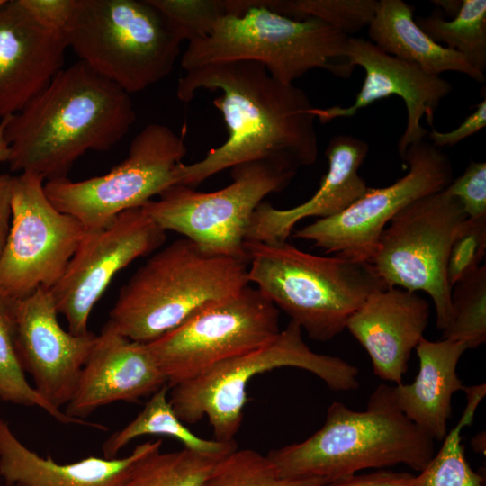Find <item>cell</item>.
<instances>
[{
    "mask_svg": "<svg viewBox=\"0 0 486 486\" xmlns=\"http://www.w3.org/2000/svg\"><path fill=\"white\" fill-rule=\"evenodd\" d=\"M280 367L308 371L333 391L356 390L360 384L355 365L340 357L312 351L302 338L301 327L291 320L270 343L218 363L170 387L169 401L184 423L194 424L206 417L214 439L232 442L243 420L248 381Z\"/></svg>",
    "mask_w": 486,
    "mask_h": 486,
    "instance_id": "obj_8",
    "label": "cell"
},
{
    "mask_svg": "<svg viewBox=\"0 0 486 486\" xmlns=\"http://www.w3.org/2000/svg\"><path fill=\"white\" fill-rule=\"evenodd\" d=\"M167 384L147 343L133 341L106 322L82 368L65 413L85 418L116 402L138 403Z\"/></svg>",
    "mask_w": 486,
    "mask_h": 486,
    "instance_id": "obj_18",
    "label": "cell"
},
{
    "mask_svg": "<svg viewBox=\"0 0 486 486\" xmlns=\"http://www.w3.org/2000/svg\"><path fill=\"white\" fill-rule=\"evenodd\" d=\"M467 349L463 342L422 338L415 348L419 370L414 382L392 386L400 410L435 441H443L448 433L453 395L464 386L456 368Z\"/></svg>",
    "mask_w": 486,
    "mask_h": 486,
    "instance_id": "obj_23",
    "label": "cell"
},
{
    "mask_svg": "<svg viewBox=\"0 0 486 486\" xmlns=\"http://www.w3.org/2000/svg\"><path fill=\"white\" fill-rule=\"evenodd\" d=\"M413 474L406 472L379 470L364 474H352L326 486H408Z\"/></svg>",
    "mask_w": 486,
    "mask_h": 486,
    "instance_id": "obj_38",
    "label": "cell"
},
{
    "mask_svg": "<svg viewBox=\"0 0 486 486\" xmlns=\"http://www.w3.org/2000/svg\"><path fill=\"white\" fill-rule=\"evenodd\" d=\"M248 283L309 338L328 341L374 292L387 289L370 262L321 256L287 241H245Z\"/></svg>",
    "mask_w": 486,
    "mask_h": 486,
    "instance_id": "obj_5",
    "label": "cell"
},
{
    "mask_svg": "<svg viewBox=\"0 0 486 486\" xmlns=\"http://www.w3.org/2000/svg\"><path fill=\"white\" fill-rule=\"evenodd\" d=\"M64 35L80 61L129 94L166 77L183 42L151 0H76Z\"/></svg>",
    "mask_w": 486,
    "mask_h": 486,
    "instance_id": "obj_7",
    "label": "cell"
},
{
    "mask_svg": "<svg viewBox=\"0 0 486 486\" xmlns=\"http://www.w3.org/2000/svg\"><path fill=\"white\" fill-rule=\"evenodd\" d=\"M7 118L0 121V163L8 162L10 157L9 143L5 137Z\"/></svg>",
    "mask_w": 486,
    "mask_h": 486,
    "instance_id": "obj_40",
    "label": "cell"
},
{
    "mask_svg": "<svg viewBox=\"0 0 486 486\" xmlns=\"http://www.w3.org/2000/svg\"><path fill=\"white\" fill-rule=\"evenodd\" d=\"M202 89L220 91L213 105L223 115L228 138L202 159L182 163L177 184L194 189L244 163L266 161L297 172L317 160L316 118L302 88L276 80L258 62L231 61L184 71L176 96L188 103Z\"/></svg>",
    "mask_w": 486,
    "mask_h": 486,
    "instance_id": "obj_1",
    "label": "cell"
},
{
    "mask_svg": "<svg viewBox=\"0 0 486 486\" xmlns=\"http://www.w3.org/2000/svg\"><path fill=\"white\" fill-rule=\"evenodd\" d=\"M135 122L130 94L79 60L7 118V163L45 182L65 178L86 152L112 148Z\"/></svg>",
    "mask_w": 486,
    "mask_h": 486,
    "instance_id": "obj_2",
    "label": "cell"
},
{
    "mask_svg": "<svg viewBox=\"0 0 486 486\" xmlns=\"http://www.w3.org/2000/svg\"><path fill=\"white\" fill-rule=\"evenodd\" d=\"M17 301L0 290V400L16 405L40 408L64 424L91 427V422L73 419L65 411L52 408L27 381L15 347Z\"/></svg>",
    "mask_w": 486,
    "mask_h": 486,
    "instance_id": "obj_28",
    "label": "cell"
},
{
    "mask_svg": "<svg viewBox=\"0 0 486 486\" xmlns=\"http://www.w3.org/2000/svg\"><path fill=\"white\" fill-rule=\"evenodd\" d=\"M248 284L246 261L180 238L152 255L121 288L107 323L130 340L150 343Z\"/></svg>",
    "mask_w": 486,
    "mask_h": 486,
    "instance_id": "obj_4",
    "label": "cell"
},
{
    "mask_svg": "<svg viewBox=\"0 0 486 486\" xmlns=\"http://www.w3.org/2000/svg\"><path fill=\"white\" fill-rule=\"evenodd\" d=\"M62 32L40 25L20 0L0 4V121L34 99L63 68Z\"/></svg>",
    "mask_w": 486,
    "mask_h": 486,
    "instance_id": "obj_19",
    "label": "cell"
},
{
    "mask_svg": "<svg viewBox=\"0 0 486 486\" xmlns=\"http://www.w3.org/2000/svg\"><path fill=\"white\" fill-rule=\"evenodd\" d=\"M166 232L141 207L122 212L104 228L86 230L63 274L50 289L71 333L90 331L92 310L114 275L159 248Z\"/></svg>",
    "mask_w": 486,
    "mask_h": 486,
    "instance_id": "obj_15",
    "label": "cell"
},
{
    "mask_svg": "<svg viewBox=\"0 0 486 486\" xmlns=\"http://www.w3.org/2000/svg\"><path fill=\"white\" fill-rule=\"evenodd\" d=\"M429 313L422 296L391 287L371 294L349 317L346 328L368 353L374 374L397 385L424 338Z\"/></svg>",
    "mask_w": 486,
    "mask_h": 486,
    "instance_id": "obj_20",
    "label": "cell"
},
{
    "mask_svg": "<svg viewBox=\"0 0 486 486\" xmlns=\"http://www.w3.org/2000/svg\"><path fill=\"white\" fill-rule=\"evenodd\" d=\"M44 179L20 173L12 182V222L0 256V290L21 300L51 289L63 274L86 231L49 200Z\"/></svg>",
    "mask_w": 486,
    "mask_h": 486,
    "instance_id": "obj_13",
    "label": "cell"
},
{
    "mask_svg": "<svg viewBox=\"0 0 486 486\" xmlns=\"http://www.w3.org/2000/svg\"><path fill=\"white\" fill-rule=\"evenodd\" d=\"M166 15L183 41L206 36L230 13L229 0H151Z\"/></svg>",
    "mask_w": 486,
    "mask_h": 486,
    "instance_id": "obj_33",
    "label": "cell"
},
{
    "mask_svg": "<svg viewBox=\"0 0 486 486\" xmlns=\"http://www.w3.org/2000/svg\"><path fill=\"white\" fill-rule=\"evenodd\" d=\"M486 126V99L479 103L475 110L454 130L448 132L437 131L435 128L428 136L431 144L437 148L452 147L475 134Z\"/></svg>",
    "mask_w": 486,
    "mask_h": 486,
    "instance_id": "obj_37",
    "label": "cell"
},
{
    "mask_svg": "<svg viewBox=\"0 0 486 486\" xmlns=\"http://www.w3.org/2000/svg\"><path fill=\"white\" fill-rule=\"evenodd\" d=\"M4 2V0H0V4Z\"/></svg>",
    "mask_w": 486,
    "mask_h": 486,
    "instance_id": "obj_42",
    "label": "cell"
},
{
    "mask_svg": "<svg viewBox=\"0 0 486 486\" xmlns=\"http://www.w3.org/2000/svg\"><path fill=\"white\" fill-rule=\"evenodd\" d=\"M220 458L185 448L157 450L133 465L122 486H201Z\"/></svg>",
    "mask_w": 486,
    "mask_h": 486,
    "instance_id": "obj_29",
    "label": "cell"
},
{
    "mask_svg": "<svg viewBox=\"0 0 486 486\" xmlns=\"http://www.w3.org/2000/svg\"><path fill=\"white\" fill-rule=\"evenodd\" d=\"M482 433L479 434L476 437L473 438V441H472V446L474 448V450H476L477 452H482L483 453L485 452V446H482V440H485V437L483 436L482 437Z\"/></svg>",
    "mask_w": 486,
    "mask_h": 486,
    "instance_id": "obj_41",
    "label": "cell"
},
{
    "mask_svg": "<svg viewBox=\"0 0 486 486\" xmlns=\"http://www.w3.org/2000/svg\"><path fill=\"white\" fill-rule=\"evenodd\" d=\"M405 176L382 188H369L360 199L338 215L292 232L324 250L345 257L371 262L381 234L390 221L414 201L445 190L454 180L446 153L427 140L408 147Z\"/></svg>",
    "mask_w": 486,
    "mask_h": 486,
    "instance_id": "obj_14",
    "label": "cell"
},
{
    "mask_svg": "<svg viewBox=\"0 0 486 486\" xmlns=\"http://www.w3.org/2000/svg\"><path fill=\"white\" fill-rule=\"evenodd\" d=\"M296 173L266 161L244 163L231 168L232 183L220 190L203 193L176 184L141 208L165 231L247 262L244 243L254 212L266 196L285 189Z\"/></svg>",
    "mask_w": 486,
    "mask_h": 486,
    "instance_id": "obj_9",
    "label": "cell"
},
{
    "mask_svg": "<svg viewBox=\"0 0 486 486\" xmlns=\"http://www.w3.org/2000/svg\"><path fill=\"white\" fill-rule=\"evenodd\" d=\"M280 331L278 308L248 284L147 345L170 388L270 343Z\"/></svg>",
    "mask_w": 486,
    "mask_h": 486,
    "instance_id": "obj_12",
    "label": "cell"
},
{
    "mask_svg": "<svg viewBox=\"0 0 486 486\" xmlns=\"http://www.w3.org/2000/svg\"><path fill=\"white\" fill-rule=\"evenodd\" d=\"M58 314L49 289L40 288L18 300L15 347L21 367L32 377L36 392L61 410L73 397L97 335L65 330Z\"/></svg>",
    "mask_w": 486,
    "mask_h": 486,
    "instance_id": "obj_17",
    "label": "cell"
},
{
    "mask_svg": "<svg viewBox=\"0 0 486 486\" xmlns=\"http://www.w3.org/2000/svg\"><path fill=\"white\" fill-rule=\"evenodd\" d=\"M322 478L280 476L267 457L252 449L238 448L221 457L201 486H326Z\"/></svg>",
    "mask_w": 486,
    "mask_h": 486,
    "instance_id": "obj_31",
    "label": "cell"
},
{
    "mask_svg": "<svg viewBox=\"0 0 486 486\" xmlns=\"http://www.w3.org/2000/svg\"><path fill=\"white\" fill-rule=\"evenodd\" d=\"M443 338L463 342L468 349L486 341V266L451 288V318Z\"/></svg>",
    "mask_w": 486,
    "mask_h": 486,
    "instance_id": "obj_30",
    "label": "cell"
},
{
    "mask_svg": "<svg viewBox=\"0 0 486 486\" xmlns=\"http://www.w3.org/2000/svg\"><path fill=\"white\" fill-rule=\"evenodd\" d=\"M446 190L461 202L467 218L486 217V163L471 161Z\"/></svg>",
    "mask_w": 486,
    "mask_h": 486,
    "instance_id": "obj_35",
    "label": "cell"
},
{
    "mask_svg": "<svg viewBox=\"0 0 486 486\" xmlns=\"http://www.w3.org/2000/svg\"><path fill=\"white\" fill-rule=\"evenodd\" d=\"M30 15L42 27L64 32L75 11L76 0H20Z\"/></svg>",
    "mask_w": 486,
    "mask_h": 486,
    "instance_id": "obj_36",
    "label": "cell"
},
{
    "mask_svg": "<svg viewBox=\"0 0 486 486\" xmlns=\"http://www.w3.org/2000/svg\"><path fill=\"white\" fill-rule=\"evenodd\" d=\"M168 393V385L162 386L134 419L111 435L103 445L104 457L116 458L130 442L144 435L169 436L180 441L185 449L212 456L222 457L237 449L235 441L205 439L191 431L176 414Z\"/></svg>",
    "mask_w": 486,
    "mask_h": 486,
    "instance_id": "obj_25",
    "label": "cell"
},
{
    "mask_svg": "<svg viewBox=\"0 0 486 486\" xmlns=\"http://www.w3.org/2000/svg\"><path fill=\"white\" fill-rule=\"evenodd\" d=\"M13 176L0 174V256L4 248L11 228Z\"/></svg>",
    "mask_w": 486,
    "mask_h": 486,
    "instance_id": "obj_39",
    "label": "cell"
},
{
    "mask_svg": "<svg viewBox=\"0 0 486 486\" xmlns=\"http://www.w3.org/2000/svg\"><path fill=\"white\" fill-rule=\"evenodd\" d=\"M267 8L293 19L314 18L348 37L368 27L376 0H261Z\"/></svg>",
    "mask_w": 486,
    "mask_h": 486,
    "instance_id": "obj_32",
    "label": "cell"
},
{
    "mask_svg": "<svg viewBox=\"0 0 486 486\" xmlns=\"http://www.w3.org/2000/svg\"><path fill=\"white\" fill-rule=\"evenodd\" d=\"M186 151L183 136L166 125L151 123L133 138L128 156L106 174L81 181H47L44 190L58 211L86 230L104 228L122 212L140 208L177 184Z\"/></svg>",
    "mask_w": 486,
    "mask_h": 486,
    "instance_id": "obj_10",
    "label": "cell"
},
{
    "mask_svg": "<svg viewBox=\"0 0 486 486\" xmlns=\"http://www.w3.org/2000/svg\"><path fill=\"white\" fill-rule=\"evenodd\" d=\"M463 391L467 403L460 420L448 431L438 452L418 475H413L408 486H483L484 478L472 469L464 455L461 433L472 424L486 394V385L464 386Z\"/></svg>",
    "mask_w": 486,
    "mask_h": 486,
    "instance_id": "obj_26",
    "label": "cell"
},
{
    "mask_svg": "<svg viewBox=\"0 0 486 486\" xmlns=\"http://www.w3.org/2000/svg\"><path fill=\"white\" fill-rule=\"evenodd\" d=\"M466 219L461 202L446 189L423 196L390 221L370 262L388 288L427 292L442 331L451 318L449 253Z\"/></svg>",
    "mask_w": 486,
    "mask_h": 486,
    "instance_id": "obj_11",
    "label": "cell"
},
{
    "mask_svg": "<svg viewBox=\"0 0 486 486\" xmlns=\"http://www.w3.org/2000/svg\"><path fill=\"white\" fill-rule=\"evenodd\" d=\"M368 151L369 145L362 139L350 134L332 137L325 151L328 167L316 193L290 209H277L263 201L253 213L246 241H287L302 220L326 219L346 210L370 188L359 175Z\"/></svg>",
    "mask_w": 486,
    "mask_h": 486,
    "instance_id": "obj_21",
    "label": "cell"
},
{
    "mask_svg": "<svg viewBox=\"0 0 486 486\" xmlns=\"http://www.w3.org/2000/svg\"><path fill=\"white\" fill-rule=\"evenodd\" d=\"M244 10L220 17L204 37L189 41L181 58L184 71L206 65L253 61L284 84L314 68L344 77L349 38L314 18L280 14L261 0H243Z\"/></svg>",
    "mask_w": 486,
    "mask_h": 486,
    "instance_id": "obj_6",
    "label": "cell"
},
{
    "mask_svg": "<svg viewBox=\"0 0 486 486\" xmlns=\"http://www.w3.org/2000/svg\"><path fill=\"white\" fill-rule=\"evenodd\" d=\"M486 252V217L467 218L459 228L451 246L447 278L452 286L474 273Z\"/></svg>",
    "mask_w": 486,
    "mask_h": 486,
    "instance_id": "obj_34",
    "label": "cell"
},
{
    "mask_svg": "<svg viewBox=\"0 0 486 486\" xmlns=\"http://www.w3.org/2000/svg\"><path fill=\"white\" fill-rule=\"evenodd\" d=\"M161 446V440L147 441L124 457L58 464L28 448L0 417V476L7 486H122L133 465Z\"/></svg>",
    "mask_w": 486,
    "mask_h": 486,
    "instance_id": "obj_22",
    "label": "cell"
},
{
    "mask_svg": "<svg viewBox=\"0 0 486 486\" xmlns=\"http://www.w3.org/2000/svg\"><path fill=\"white\" fill-rule=\"evenodd\" d=\"M435 42L459 52L478 71L486 70V1L463 0L451 21L439 15L414 18Z\"/></svg>",
    "mask_w": 486,
    "mask_h": 486,
    "instance_id": "obj_27",
    "label": "cell"
},
{
    "mask_svg": "<svg viewBox=\"0 0 486 486\" xmlns=\"http://www.w3.org/2000/svg\"><path fill=\"white\" fill-rule=\"evenodd\" d=\"M414 7L402 0H379L368 28L369 40L384 52L440 76L462 73L482 84L485 74L473 68L457 51L435 42L416 23Z\"/></svg>",
    "mask_w": 486,
    "mask_h": 486,
    "instance_id": "obj_24",
    "label": "cell"
},
{
    "mask_svg": "<svg viewBox=\"0 0 486 486\" xmlns=\"http://www.w3.org/2000/svg\"><path fill=\"white\" fill-rule=\"evenodd\" d=\"M434 454L435 440L400 410L392 386L382 383L364 410L334 401L321 428L302 442L270 451L267 457L284 478L331 482L364 469L398 464L420 472Z\"/></svg>",
    "mask_w": 486,
    "mask_h": 486,
    "instance_id": "obj_3",
    "label": "cell"
},
{
    "mask_svg": "<svg viewBox=\"0 0 486 486\" xmlns=\"http://www.w3.org/2000/svg\"><path fill=\"white\" fill-rule=\"evenodd\" d=\"M346 62L351 69L359 66L365 72L355 102L346 107H313L312 114L321 123H327L334 119L352 117L378 100L392 95L401 98L407 109V123L397 148L404 164L408 147L424 140L428 134L421 120L425 117L427 123L434 128L436 111L441 101L453 91L452 86L440 76L429 75L418 66L384 52L364 38H349Z\"/></svg>",
    "mask_w": 486,
    "mask_h": 486,
    "instance_id": "obj_16",
    "label": "cell"
}]
</instances>
